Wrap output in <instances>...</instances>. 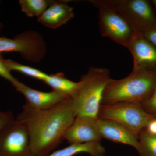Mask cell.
Listing matches in <instances>:
<instances>
[{
  "instance_id": "6da1fadb",
  "label": "cell",
  "mask_w": 156,
  "mask_h": 156,
  "mask_svg": "<svg viewBox=\"0 0 156 156\" xmlns=\"http://www.w3.org/2000/svg\"><path fill=\"white\" fill-rule=\"evenodd\" d=\"M76 117L70 97L46 110L26 104L17 118L26 126L32 156H47L63 140L66 131Z\"/></svg>"
},
{
  "instance_id": "7a4b0ae2",
  "label": "cell",
  "mask_w": 156,
  "mask_h": 156,
  "mask_svg": "<svg viewBox=\"0 0 156 156\" xmlns=\"http://www.w3.org/2000/svg\"><path fill=\"white\" fill-rule=\"evenodd\" d=\"M156 87V69H133L126 78L111 79L104 92L101 104H141L151 97Z\"/></svg>"
},
{
  "instance_id": "3957f363",
  "label": "cell",
  "mask_w": 156,
  "mask_h": 156,
  "mask_svg": "<svg viewBox=\"0 0 156 156\" xmlns=\"http://www.w3.org/2000/svg\"><path fill=\"white\" fill-rule=\"evenodd\" d=\"M111 79L108 69L89 68L81 77L77 89L70 96L76 116L98 118L104 92Z\"/></svg>"
},
{
  "instance_id": "277c9868",
  "label": "cell",
  "mask_w": 156,
  "mask_h": 156,
  "mask_svg": "<svg viewBox=\"0 0 156 156\" xmlns=\"http://www.w3.org/2000/svg\"><path fill=\"white\" fill-rule=\"evenodd\" d=\"M116 11L137 34L156 29V16L146 0H98Z\"/></svg>"
},
{
  "instance_id": "5b68a950",
  "label": "cell",
  "mask_w": 156,
  "mask_h": 156,
  "mask_svg": "<svg viewBox=\"0 0 156 156\" xmlns=\"http://www.w3.org/2000/svg\"><path fill=\"white\" fill-rule=\"evenodd\" d=\"M156 115L146 111L141 104L123 102L101 104L98 118L115 121L129 128L138 136Z\"/></svg>"
},
{
  "instance_id": "8992f818",
  "label": "cell",
  "mask_w": 156,
  "mask_h": 156,
  "mask_svg": "<svg viewBox=\"0 0 156 156\" xmlns=\"http://www.w3.org/2000/svg\"><path fill=\"white\" fill-rule=\"evenodd\" d=\"M90 2L98 10L99 28L104 37L128 49L136 33L126 20L116 11L98 0Z\"/></svg>"
},
{
  "instance_id": "52a82bcc",
  "label": "cell",
  "mask_w": 156,
  "mask_h": 156,
  "mask_svg": "<svg viewBox=\"0 0 156 156\" xmlns=\"http://www.w3.org/2000/svg\"><path fill=\"white\" fill-rule=\"evenodd\" d=\"M18 52L27 61L37 62L45 56L46 46L43 37L37 33L28 31L14 39L0 37V53Z\"/></svg>"
},
{
  "instance_id": "ba28073f",
  "label": "cell",
  "mask_w": 156,
  "mask_h": 156,
  "mask_svg": "<svg viewBox=\"0 0 156 156\" xmlns=\"http://www.w3.org/2000/svg\"><path fill=\"white\" fill-rule=\"evenodd\" d=\"M0 156H32L26 126L13 119L0 132Z\"/></svg>"
},
{
  "instance_id": "9c48e42d",
  "label": "cell",
  "mask_w": 156,
  "mask_h": 156,
  "mask_svg": "<svg viewBox=\"0 0 156 156\" xmlns=\"http://www.w3.org/2000/svg\"><path fill=\"white\" fill-rule=\"evenodd\" d=\"M96 120L92 117L76 116L65 133L63 140L71 144L100 142L102 137Z\"/></svg>"
},
{
  "instance_id": "30bf717a",
  "label": "cell",
  "mask_w": 156,
  "mask_h": 156,
  "mask_svg": "<svg viewBox=\"0 0 156 156\" xmlns=\"http://www.w3.org/2000/svg\"><path fill=\"white\" fill-rule=\"evenodd\" d=\"M13 85L18 92L25 96L27 101L26 104L37 109L51 108L69 97L56 91L44 92L35 90L19 81Z\"/></svg>"
},
{
  "instance_id": "8fae6325",
  "label": "cell",
  "mask_w": 156,
  "mask_h": 156,
  "mask_svg": "<svg viewBox=\"0 0 156 156\" xmlns=\"http://www.w3.org/2000/svg\"><path fill=\"white\" fill-rule=\"evenodd\" d=\"M134 59L133 69H156V47L137 34L128 47Z\"/></svg>"
},
{
  "instance_id": "7c38bea8",
  "label": "cell",
  "mask_w": 156,
  "mask_h": 156,
  "mask_svg": "<svg viewBox=\"0 0 156 156\" xmlns=\"http://www.w3.org/2000/svg\"><path fill=\"white\" fill-rule=\"evenodd\" d=\"M96 121L102 138L130 145L136 150H138L139 146L138 136L129 128L108 119L98 118Z\"/></svg>"
},
{
  "instance_id": "4fadbf2b",
  "label": "cell",
  "mask_w": 156,
  "mask_h": 156,
  "mask_svg": "<svg viewBox=\"0 0 156 156\" xmlns=\"http://www.w3.org/2000/svg\"><path fill=\"white\" fill-rule=\"evenodd\" d=\"M48 8L38 17V21L50 28L56 29L66 24L74 17L73 9L67 1H48Z\"/></svg>"
},
{
  "instance_id": "5bb4252c",
  "label": "cell",
  "mask_w": 156,
  "mask_h": 156,
  "mask_svg": "<svg viewBox=\"0 0 156 156\" xmlns=\"http://www.w3.org/2000/svg\"><path fill=\"white\" fill-rule=\"evenodd\" d=\"M105 149L100 142L72 144L67 147L59 150L47 156H73L80 153H87L91 156L103 155Z\"/></svg>"
},
{
  "instance_id": "9a60e30c",
  "label": "cell",
  "mask_w": 156,
  "mask_h": 156,
  "mask_svg": "<svg viewBox=\"0 0 156 156\" xmlns=\"http://www.w3.org/2000/svg\"><path fill=\"white\" fill-rule=\"evenodd\" d=\"M44 82L56 91L70 96L80 85V81L73 82L65 76L63 73L48 75Z\"/></svg>"
},
{
  "instance_id": "2e32d148",
  "label": "cell",
  "mask_w": 156,
  "mask_h": 156,
  "mask_svg": "<svg viewBox=\"0 0 156 156\" xmlns=\"http://www.w3.org/2000/svg\"><path fill=\"white\" fill-rule=\"evenodd\" d=\"M138 136L139 146L137 151L140 156H156V135L144 129Z\"/></svg>"
},
{
  "instance_id": "e0dca14e",
  "label": "cell",
  "mask_w": 156,
  "mask_h": 156,
  "mask_svg": "<svg viewBox=\"0 0 156 156\" xmlns=\"http://www.w3.org/2000/svg\"><path fill=\"white\" fill-rule=\"evenodd\" d=\"M21 11L29 17H40L49 5V1L45 0H20Z\"/></svg>"
},
{
  "instance_id": "ac0fdd59",
  "label": "cell",
  "mask_w": 156,
  "mask_h": 156,
  "mask_svg": "<svg viewBox=\"0 0 156 156\" xmlns=\"http://www.w3.org/2000/svg\"><path fill=\"white\" fill-rule=\"evenodd\" d=\"M4 62L6 67L10 72L12 70L17 71L26 75L43 81L44 80L48 75L40 70L23 65L11 59H5Z\"/></svg>"
},
{
  "instance_id": "d6986e66",
  "label": "cell",
  "mask_w": 156,
  "mask_h": 156,
  "mask_svg": "<svg viewBox=\"0 0 156 156\" xmlns=\"http://www.w3.org/2000/svg\"><path fill=\"white\" fill-rule=\"evenodd\" d=\"M141 105L147 113L156 115V87L151 97Z\"/></svg>"
},
{
  "instance_id": "ffe728a7",
  "label": "cell",
  "mask_w": 156,
  "mask_h": 156,
  "mask_svg": "<svg viewBox=\"0 0 156 156\" xmlns=\"http://www.w3.org/2000/svg\"><path fill=\"white\" fill-rule=\"evenodd\" d=\"M4 60L5 59L3 58L2 55V53H0V76L4 79L8 80L14 85L15 83L18 81V80L11 75L10 72L5 65Z\"/></svg>"
},
{
  "instance_id": "44dd1931",
  "label": "cell",
  "mask_w": 156,
  "mask_h": 156,
  "mask_svg": "<svg viewBox=\"0 0 156 156\" xmlns=\"http://www.w3.org/2000/svg\"><path fill=\"white\" fill-rule=\"evenodd\" d=\"M142 34L156 47V29L148 31Z\"/></svg>"
},
{
  "instance_id": "7402d4cb",
  "label": "cell",
  "mask_w": 156,
  "mask_h": 156,
  "mask_svg": "<svg viewBox=\"0 0 156 156\" xmlns=\"http://www.w3.org/2000/svg\"><path fill=\"white\" fill-rule=\"evenodd\" d=\"M13 119H14V117L11 112L6 116L0 118V132L7 124Z\"/></svg>"
},
{
  "instance_id": "603a6c76",
  "label": "cell",
  "mask_w": 156,
  "mask_h": 156,
  "mask_svg": "<svg viewBox=\"0 0 156 156\" xmlns=\"http://www.w3.org/2000/svg\"><path fill=\"white\" fill-rule=\"evenodd\" d=\"M144 129L150 134L156 135V117L149 123Z\"/></svg>"
},
{
  "instance_id": "cb8c5ba5",
  "label": "cell",
  "mask_w": 156,
  "mask_h": 156,
  "mask_svg": "<svg viewBox=\"0 0 156 156\" xmlns=\"http://www.w3.org/2000/svg\"><path fill=\"white\" fill-rule=\"evenodd\" d=\"M10 112L9 111L5 112L0 111V118H3V117L6 116L8 115L9 114V113Z\"/></svg>"
},
{
  "instance_id": "d4e9b609",
  "label": "cell",
  "mask_w": 156,
  "mask_h": 156,
  "mask_svg": "<svg viewBox=\"0 0 156 156\" xmlns=\"http://www.w3.org/2000/svg\"><path fill=\"white\" fill-rule=\"evenodd\" d=\"M151 3L153 6L154 11L155 14L156 16V0H152L151 1Z\"/></svg>"
},
{
  "instance_id": "484cf974",
  "label": "cell",
  "mask_w": 156,
  "mask_h": 156,
  "mask_svg": "<svg viewBox=\"0 0 156 156\" xmlns=\"http://www.w3.org/2000/svg\"><path fill=\"white\" fill-rule=\"evenodd\" d=\"M3 27V25L2 23L0 22V34H1V31H2V29Z\"/></svg>"
},
{
  "instance_id": "4316f807",
  "label": "cell",
  "mask_w": 156,
  "mask_h": 156,
  "mask_svg": "<svg viewBox=\"0 0 156 156\" xmlns=\"http://www.w3.org/2000/svg\"><path fill=\"white\" fill-rule=\"evenodd\" d=\"M104 156V155H100V156Z\"/></svg>"
}]
</instances>
